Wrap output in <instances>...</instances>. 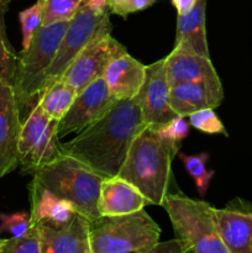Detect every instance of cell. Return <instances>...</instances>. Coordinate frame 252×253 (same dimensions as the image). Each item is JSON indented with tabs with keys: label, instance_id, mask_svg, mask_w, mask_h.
I'll return each mask as SVG.
<instances>
[{
	"label": "cell",
	"instance_id": "44dd1931",
	"mask_svg": "<svg viewBox=\"0 0 252 253\" xmlns=\"http://www.w3.org/2000/svg\"><path fill=\"white\" fill-rule=\"evenodd\" d=\"M77 93L64 79L59 78L44 89L37 101L49 118L61 121L73 104Z\"/></svg>",
	"mask_w": 252,
	"mask_h": 253
},
{
	"label": "cell",
	"instance_id": "3957f363",
	"mask_svg": "<svg viewBox=\"0 0 252 253\" xmlns=\"http://www.w3.org/2000/svg\"><path fill=\"white\" fill-rule=\"evenodd\" d=\"M32 179L61 199L67 200L89 222L101 216L98 199L104 177L85 163L62 155L32 173Z\"/></svg>",
	"mask_w": 252,
	"mask_h": 253
},
{
	"label": "cell",
	"instance_id": "d6a6232c",
	"mask_svg": "<svg viewBox=\"0 0 252 253\" xmlns=\"http://www.w3.org/2000/svg\"><path fill=\"white\" fill-rule=\"evenodd\" d=\"M156 0H130L128 4V12H137L147 9L151 5L155 4Z\"/></svg>",
	"mask_w": 252,
	"mask_h": 253
},
{
	"label": "cell",
	"instance_id": "4fadbf2b",
	"mask_svg": "<svg viewBox=\"0 0 252 253\" xmlns=\"http://www.w3.org/2000/svg\"><path fill=\"white\" fill-rule=\"evenodd\" d=\"M20 113L14 88L0 79V179L19 166Z\"/></svg>",
	"mask_w": 252,
	"mask_h": 253
},
{
	"label": "cell",
	"instance_id": "7402d4cb",
	"mask_svg": "<svg viewBox=\"0 0 252 253\" xmlns=\"http://www.w3.org/2000/svg\"><path fill=\"white\" fill-rule=\"evenodd\" d=\"M11 1L12 0H0V79L9 84H12L19 58L9 42L5 29V14Z\"/></svg>",
	"mask_w": 252,
	"mask_h": 253
},
{
	"label": "cell",
	"instance_id": "f1b7e54d",
	"mask_svg": "<svg viewBox=\"0 0 252 253\" xmlns=\"http://www.w3.org/2000/svg\"><path fill=\"white\" fill-rule=\"evenodd\" d=\"M157 131L166 140L180 145V142L189 135V124L183 116H175L169 123L157 128Z\"/></svg>",
	"mask_w": 252,
	"mask_h": 253
},
{
	"label": "cell",
	"instance_id": "ac0fdd59",
	"mask_svg": "<svg viewBox=\"0 0 252 253\" xmlns=\"http://www.w3.org/2000/svg\"><path fill=\"white\" fill-rule=\"evenodd\" d=\"M224 99L222 86H214L202 82L179 83L170 86L169 104L178 116L189 118L203 109H216Z\"/></svg>",
	"mask_w": 252,
	"mask_h": 253
},
{
	"label": "cell",
	"instance_id": "d6986e66",
	"mask_svg": "<svg viewBox=\"0 0 252 253\" xmlns=\"http://www.w3.org/2000/svg\"><path fill=\"white\" fill-rule=\"evenodd\" d=\"M29 192L32 225L42 222L52 226H64L78 214L71 203L42 188L34 179L30 183Z\"/></svg>",
	"mask_w": 252,
	"mask_h": 253
},
{
	"label": "cell",
	"instance_id": "7c38bea8",
	"mask_svg": "<svg viewBox=\"0 0 252 253\" xmlns=\"http://www.w3.org/2000/svg\"><path fill=\"white\" fill-rule=\"evenodd\" d=\"M215 226L231 253H252V203L235 198L224 209L212 208Z\"/></svg>",
	"mask_w": 252,
	"mask_h": 253
},
{
	"label": "cell",
	"instance_id": "484cf974",
	"mask_svg": "<svg viewBox=\"0 0 252 253\" xmlns=\"http://www.w3.org/2000/svg\"><path fill=\"white\" fill-rule=\"evenodd\" d=\"M0 232L7 231L12 237H24L32 230L34 225L30 212L20 211L14 214H0Z\"/></svg>",
	"mask_w": 252,
	"mask_h": 253
},
{
	"label": "cell",
	"instance_id": "ffe728a7",
	"mask_svg": "<svg viewBox=\"0 0 252 253\" xmlns=\"http://www.w3.org/2000/svg\"><path fill=\"white\" fill-rule=\"evenodd\" d=\"M207 0H197L185 15H178L174 47L185 48L204 57H210L205 29Z\"/></svg>",
	"mask_w": 252,
	"mask_h": 253
},
{
	"label": "cell",
	"instance_id": "4dcf8cb0",
	"mask_svg": "<svg viewBox=\"0 0 252 253\" xmlns=\"http://www.w3.org/2000/svg\"><path fill=\"white\" fill-rule=\"evenodd\" d=\"M128 4L130 0H108V9L113 14L119 15V16L126 19L128 12Z\"/></svg>",
	"mask_w": 252,
	"mask_h": 253
},
{
	"label": "cell",
	"instance_id": "6da1fadb",
	"mask_svg": "<svg viewBox=\"0 0 252 253\" xmlns=\"http://www.w3.org/2000/svg\"><path fill=\"white\" fill-rule=\"evenodd\" d=\"M146 127L137 98L121 100L103 119L91 124L68 142L64 155L72 156L103 175L118 174L133 138Z\"/></svg>",
	"mask_w": 252,
	"mask_h": 253
},
{
	"label": "cell",
	"instance_id": "8992f818",
	"mask_svg": "<svg viewBox=\"0 0 252 253\" xmlns=\"http://www.w3.org/2000/svg\"><path fill=\"white\" fill-rule=\"evenodd\" d=\"M162 208L169 216L175 237L193 253H231L220 237L212 216V207L177 190L169 193Z\"/></svg>",
	"mask_w": 252,
	"mask_h": 253
},
{
	"label": "cell",
	"instance_id": "30bf717a",
	"mask_svg": "<svg viewBox=\"0 0 252 253\" xmlns=\"http://www.w3.org/2000/svg\"><path fill=\"white\" fill-rule=\"evenodd\" d=\"M119 103L110 94L105 79L91 82L81 93L77 94L73 104L61 121H58L59 137L73 132H81L103 119Z\"/></svg>",
	"mask_w": 252,
	"mask_h": 253
},
{
	"label": "cell",
	"instance_id": "8d00e7d4",
	"mask_svg": "<svg viewBox=\"0 0 252 253\" xmlns=\"http://www.w3.org/2000/svg\"><path fill=\"white\" fill-rule=\"evenodd\" d=\"M42 1H43V2H44V1H46V0H42Z\"/></svg>",
	"mask_w": 252,
	"mask_h": 253
},
{
	"label": "cell",
	"instance_id": "f546056e",
	"mask_svg": "<svg viewBox=\"0 0 252 253\" xmlns=\"http://www.w3.org/2000/svg\"><path fill=\"white\" fill-rule=\"evenodd\" d=\"M189 250L184 241L175 237L173 240H168L165 242H158L155 246L150 247V249L142 250L135 253H185Z\"/></svg>",
	"mask_w": 252,
	"mask_h": 253
},
{
	"label": "cell",
	"instance_id": "e575fe53",
	"mask_svg": "<svg viewBox=\"0 0 252 253\" xmlns=\"http://www.w3.org/2000/svg\"><path fill=\"white\" fill-rule=\"evenodd\" d=\"M4 244H5V240L0 239V253L2 252V247H4Z\"/></svg>",
	"mask_w": 252,
	"mask_h": 253
},
{
	"label": "cell",
	"instance_id": "277c9868",
	"mask_svg": "<svg viewBox=\"0 0 252 253\" xmlns=\"http://www.w3.org/2000/svg\"><path fill=\"white\" fill-rule=\"evenodd\" d=\"M71 21L42 25L26 51L17 58L12 88L20 110L37 101L46 84L47 73L53 63L59 43Z\"/></svg>",
	"mask_w": 252,
	"mask_h": 253
},
{
	"label": "cell",
	"instance_id": "9a60e30c",
	"mask_svg": "<svg viewBox=\"0 0 252 253\" xmlns=\"http://www.w3.org/2000/svg\"><path fill=\"white\" fill-rule=\"evenodd\" d=\"M165 67L169 86L193 82L222 86L210 57L200 56L185 48L174 47L173 51L165 57Z\"/></svg>",
	"mask_w": 252,
	"mask_h": 253
},
{
	"label": "cell",
	"instance_id": "9c48e42d",
	"mask_svg": "<svg viewBox=\"0 0 252 253\" xmlns=\"http://www.w3.org/2000/svg\"><path fill=\"white\" fill-rule=\"evenodd\" d=\"M124 52H126L125 47L111 37V34L101 35L82 49L61 78L77 94L81 93L91 82L103 78L111 59Z\"/></svg>",
	"mask_w": 252,
	"mask_h": 253
},
{
	"label": "cell",
	"instance_id": "52a82bcc",
	"mask_svg": "<svg viewBox=\"0 0 252 253\" xmlns=\"http://www.w3.org/2000/svg\"><path fill=\"white\" fill-rule=\"evenodd\" d=\"M58 135V121L49 118L39 101L22 123L19 136V166L25 172H36L64 155Z\"/></svg>",
	"mask_w": 252,
	"mask_h": 253
},
{
	"label": "cell",
	"instance_id": "d590c367",
	"mask_svg": "<svg viewBox=\"0 0 252 253\" xmlns=\"http://www.w3.org/2000/svg\"><path fill=\"white\" fill-rule=\"evenodd\" d=\"M185 253H193L192 251H190V250H188V251L187 252H185Z\"/></svg>",
	"mask_w": 252,
	"mask_h": 253
},
{
	"label": "cell",
	"instance_id": "d4e9b609",
	"mask_svg": "<svg viewBox=\"0 0 252 253\" xmlns=\"http://www.w3.org/2000/svg\"><path fill=\"white\" fill-rule=\"evenodd\" d=\"M42 15H43V1L37 0L36 4L22 10L19 14L22 32V51H26L34 40L35 34L42 26Z\"/></svg>",
	"mask_w": 252,
	"mask_h": 253
},
{
	"label": "cell",
	"instance_id": "8fae6325",
	"mask_svg": "<svg viewBox=\"0 0 252 253\" xmlns=\"http://www.w3.org/2000/svg\"><path fill=\"white\" fill-rule=\"evenodd\" d=\"M170 86L166 76L165 58L146 66V78L136 94L146 126L160 128L178 116L169 104Z\"/></svg>",
	"mask_w": 252,
	"mask_h": 253
},
{
	"label": "cell",
	"instance_id": "603a6c76",
	"mask_svg": "<svg viewBox=\"0 0 252 253\" xmlns=\"http://www.w3.org/2000/svg\"><path fill=\"white\" fill-rule=\"evenodd\" d=\"M178 157L182 161L187 172L189 173V175L194 180L199 194L202 197H205V194L208 192V188H209L210 179L214 175L212 170L207 169V162L209 160V155L205 152L193 156L178 153Z\"/></svg>",
	"mask_w": 252,
	"mask_h": 253
},
{
	"label": "cell",
	"instance_id": "4316f807",
	"mask_svg": "<svg viewBox=\"0 0 252 253\" xmlns=\"http://www.w3.org/2000/svg\"><path fill=\"white\" fill-rule=\"evenodd\" d=\"M189 123L193 127L197 130L203 131L205 133L215 135V133H222L227 135L225 126L220 121L215 114L214 109H203V110L195 111L189 115Z\"/></svg>",
	"mask_w": 252,
	"mask_h": 253
},
{
	"label": "cell",
	"instance_id": "5bb4252c",
	"mask_svg": "<svg viewBox=\"0 0 252 253\" xmlns=\"http://www.w3.org/2000/svg\"><path fill=\"white\" fill-rule=\"evenodd\" d=\"M41 245V253H91L89 240V221L76 214L64 226L35 224Z\"/></svg>",
	"mask_w": 252,
	"mask_h": 253
},
{
	"label": "cell",
	"instance_id": "e0dca14e",
	"mask_svg": "<svg viewBox=\"0 0 252 253\" xmlns=\"http://www.w3.org/2000/svg\"><path fill=\"white\" fill-rule=\"evenodd\" d=\"M147 207L146 198L123 178H104L98 199V209L101 216H116L138 211Z\"/></svg>",
	"mask_w": 252,
	"mask_h": 253
},
{
	"label": "cell",
	"instance_id": "5b68a950",
	"mask_svg": "<svg viewBox=\"0 0 252 253\" xmlns=\"http://www.w3.org/2000/svg\"><path fill=\"white\" fill-rule=\"evenodd\" d=\"M161 229L145 209L89 222L91 253H135L160 242Z\"/></svg>",
	"mask_w": 252,
	"mask_h": 253
},
{
	"label": "cell",
	"instance_id": "83f0119b",
	"mask_svg": "<svg viewBox=\"0 0 252 253\" xmlns=\"http://www.w3.org/2000/svg\"><path fill=\"white\" fill-rule=\"evenodd\" d=\"M1 253H41L37 227L34 225L31 231L24 237H11L5 240Z\"/></svg>",
	"mask_w": 252,
	"mask_h": 253
},
{
	"label": "cell",
	"instance_id": "ba28073f",
	"mask_svg": "<svg viewBox=\"0 0 252 253\" xmlns=\"http://www.w3.org/2000/svg\"><path fill=\"white\" fill-rule=\"evenodd\" d=\"M111 30L113 26L109 17V11L96 12L86 5L82 4L76 16L69 22L68 29L59 43L53 63L51 64L47 73L43 90L63 76L67 68L86 44L101 35L111 34Z\"/></svg>",
	"mask_w": 252,
	"mask_h": 253
},
{
	"label": "cell",
	"instance_id": "1f68e13d",
	"mask_svg": "<svg viewBox=\"0 0 252 253\" xmlns=\"http://www.w3.org/2000/svg\"><path fill=\"white\" fill-rule=\"evenodd\" d=\"M197 0H172L173 6L177 10L178 15H185L193 9Z\"/></svg>",
	"mask_w": 252,
	"mask_h": 253
},
{
	"label": "cell",
	"instance_id": "cb8c5ba5",
	"mask_svg": "<svg viewBox=\"0 0 252 253\" xmlns=\"http://www.w3.org/2000/svg\"><path fill=\"white\" fill-rule=\"evenodd\" d=\"M82 4L83 0H46L43 2L42 25L71 21L81 9Z\"/></svg>",
	"mask_w": 252,
	"mask_h": 253
},
{
	"label": "cell",
	"instance_id": "7a4b0ae2",
	"mask_svg": "<svg viewBox=\"0 0 252 253\" xmlns=\"http://www.w3.org/2000/svg\"><path fill=\"white\" fill-rule=\"evenodd\" d=\"M178 143L166 140L157 128L146 126L131 142L118 177L132 184L147 200V205L162 207L174 183L172 161L179 151Z\"/></svg>",
	"mask_w": 252,
	"mask_h": 253
},
{
	"label": "cell",
	"instance_id": "2e32d148",
	"mask_svg": "<svg viewBox=\"0 0 252 253\" xmlns=\"http://www.w3.org/2000/svg\"><path fill=\"white\" fill-rule=\"evenodd\" d=\"M145 78L146 66L131 57L127 52L111 59L104 73L110 94L119 101L136 96Z\"/></svg>",
	"mask_w": 252,
	"mask_h": 253
},
{
	"label": "cell",
	"instance_id": "836d02e7",
	"mask_svg": "<svg viewBox=\"0 0 252 253\" xmlns=\"http://www.w3.org/2000/svg\"><path fill=\"white\" fill-rule=\"evenodd\" d=\"M83 5H86L96 12H106L108 9V0H83Z\"/></svg>",
	"mask_w": 252,
	"mask_h": 253
}]
</instances>
